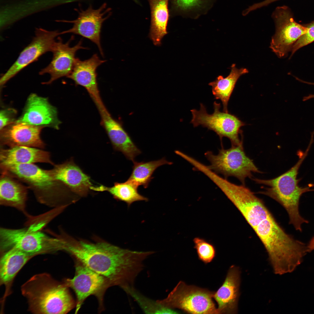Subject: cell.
I'll return each mask as SVG.
<instances>
[{
	"instance_id": "obj_27",
	"label": "cell",
	"mask_w": 314,
	"mask_h": 314,
	"mask_svg": "<svg viewBox=\"0 0 314 314\" xmlns=\"http://www.w3.org/2000/svg\"><path fill=\"white\" fill-rule=\"evenodd\" d=\"M132 171L127 180L139 186L147 188L153 178L152 175L158 167L165 164L169 165L172 162L167 160L165 158L155 160L147 162H133Z\"/></svg>"
},
{
	"instance_id": "obj_32",
	"label": "cell",
	"mask_w": 314,
	"mask_h": 314,
	"mask_svg": "<svg viewBox=\"0 0 314 314\" xmlns=\"http://www.w3.org/2000/svg\"><path fill=\"white\" fill-rule=\"evenodd\" d=\"M16 111L12 108L3 110L0 113V130L15 121Z\"/></svg>"
},
{
	"instance_id": "obj_21",
	"label": "cell",
	"mask_w": 314,
	"mask_h": 314,
	"mask_svg": "<svg viewBox=\"0 0 314 314\" xmlns=\"http://www.w3.org/2000/svg\"><path fill=\"white\" fill-rule=\"evenodd\" d=\"M0 180V204L13 207L29 219L33 217L26 210L27 187L9 175L1 174Z\"/></svg>"
},
{
	"instance_id": "obj_11",
	"label": "cell",
	"mask_w": 314,
	"mask_h": 314,
	"mask_svg": "<svg viewBox=\"0 0 314 314\" xmlns=\"http://www.w3.org/2000/svg\"><path fill=\"white\" fill-rule=\"evenodd\" d=\"M74 276L65 279L63 283L71 288L76 296L75 313L78 312L85 300L91 295L97 297L102 303L105 291L110 286L107 280L83 264L76 260Z\"/></svg>"
},
{
	"instance_id": "obj_9",
	"label": "cell",
	"mask_w": 314,
	"mask_h": 314,
	"mask_svg": "<svg viewBox=\"0 0 314 314\" xmlns=\"http://www.w3.org/2000/svg\"><path fill=\"white\" fill-rule=\"evenodd\" d=\"M214 112L208 114L205 106L200 104L199 110H190L192 115L190 123L194 127L201 125L215 132L219 137L222 144L223 137H226L230 141L232 145H237L243 143L239 134L240 129L245 125L244 123L235 115L229 112L220 110V103L216 101L213 104Z\"/></svg>"
},
{
	"instance_id": "obj_31",
	"label": "cell",
	"mask_w": 314,
	"mask_h": 314,
	"mask_svg": "<svg viewBox=\"0 0 314 314\" xmlns=\"http://www.w3.org/2000/svg\"><path fill=\"white\" fill-rule=\"evenodd\" d=\"M307 28V32L295 42L292 49V55L297 50L314 41V21L304 24Z\"/></svg>"
},
{
	"instance_id": "obj_6",
	"label": "cell",
	"mask_w": 314,
	"mask_h": 314,
	"mask_svg": "<svg viewBox=\"0 0 314 314\" xmlns=\"http://www.w3.org/2000/svg\"><path fill=\"white\" fill-rule=\"evenodd\" d=\"M52 237L35 228L0 229L1 253L15 248L33 256L53 253L59 250V242L56 237Z\"/></svg>"
},
{
	"instance_id": "obj_17",
	"label": "cell",
	"mask_w": 314,
	"mask_h": 314,
	"mask_svg": "<svg viewBox=\"0 0 314 314\" xmlns=\"http://www.w3.org/2000/svg\"><path fill=\"white\" fill-rule=\"evenodd\" d=\"M44 127L15 121L0 130L1 145L44 148L45 144L40 137Z\"/></svg>"
},
{
	"instance_id": "obj_10",
	"label": "cell",
	"mask_w": 314,
	"mask_h": 314,
	"mask_svg": "<svg viewBox=\"0 0 314 314\" xmlns=\"http://www.w3.org/2000/svg\"><path fill=\"white\" fill-rule=\"evenodd\" d=\"M272 17L276 31L270 47L279 57L282 58L292 50L295 42L307 32V28L295 20L291 10L286 6L277 7Z\"/></svg>"
},
{
	"instance_id": "obj_4",
	"label": "cell",
	"mask_w": 314,
	"mask_h": 314,
	"mask_svg": "<svg viewBox=\"0 0 314 314\" xmlns=\"http://www.w3.org/2000/svg\"><path fill=\"white\" fill-rule=\"evenodd\" d=\"M68 287L47 273L35 274L21 287L28 309L35 314H66L76 307Z\"/></svg>"
},
{
	"instance_id": "obj_7",
	"label": "cell",
	"mask_w": 314,
	"mask_h": 314,
	"mask_svg": "<svg viewBox=\"0 0 314 314\" xmlns=\"http://www.w3.org/2000/svg\"><path fill=\"white\" fill-rule=\"evenodd\" d=\"M215 292L181 281L166 298L156 301L165 307L187 313L219 314L213 301Z\"/></svg>"
},
{
	"instance_id": "obj_14",
	"label": "cell",
	"mask_w": 314,
	"mask_h": 314,
	"mask_svg": "<svg viewBox=\"0 0 314 314\" xmlns=\"http://www.w3.org/2000/svg\"><path fill=\"white\" fill-rule=\"evenodd\" d=\"M74 39V37L72 36L65 43L60 37L55 41L51 51L53 54L51 61L39 72L40 75L48 74L50 76V80L44 84H50L60 78L67 77L74 66L77 51L80 49H88L82 46V39L74 46L70 47L69 44Z\"/></svg>"
},
{
	"instance_id": "obj_19",
	"label": "cell",
	"mask_w": 314,
	"mask_h": 314,
	"mask_svg": "<svg viewBox=\"0 0 314 314\" xmlns=\"http://www.w3.org/2000/svg\"><path fill=\"white\" fill-rule=\"evenodd\" d=\"M240 271L232 265L229 268L222 285L215 292L213 299L217 304L219 314H237L240 296Z\"/></svg>"
},
{
	"instance_id": "obj_23",
	"label": "cell",
	"mask_w": 314,
	"mask_h": 314,
	"mask_svg": "<svg viewBox=\"0 0 314 314\" xmlns=\"http://www.w3.org/2000/svg\"><path fill=\"white\" fill-rule=\"evenodd\" d=\"M0 284L8 290L18 272L33 256L15 248L10 249L1 254Z\"/></svg>"
},
{
	"instance_id": "obj_16",
	"label": "cell",
	"mask_w": 314,
	"mask_h": 314,
	"mask_svg": "<svg viewBox=\"0 0 314 314\" xmlns=\"http://www.w3.org/2000/svg\"><path fill=\"white\" fill-rule=\"evenodd\" d=\"M16 122L44 127L59 129L61 123L56 108L47 98L35 94L28 97L21 116Z\"/></svg>"
},
{
	"instance_id": "obj_26",
	"label": "cell",
	"mask_w": 314,
	"mask_h": 314,
	"mask_svg": "<svg viewBox=\"0 0 314 314\" xmlns=\"http://www.w3.org/2000/svg\"><path fill=\"white\" fill-rule=\"evenodd\" d=\"M136 184L127 180L123 183L115 182L111 187L101 185L92 186L90 190L97 191H106L115 199L124 201L129 207L133 202L139 201H148V199L140 195L138 192V187Z\"/></svg>"
},
{
	"instance_id": "obj_15",
	"label": "cell",
	"mask_w": 314,
	"mask_h": 314,
	"mask_svg": "<svg viewBox=\"0 0 314 314\" xmlns=\"http://www.w3.org/2000/svg\"><path fill=\"white\" fill-rule=\"evenodd\" d=\"M101 118V124L104 129L114 149L121 152L126 158L133 162L140 154L141 151L137 147L121 124L114 119L103 102L95 104Z\"/></svg>"
},
{
	"instance_id": "obj_30",
	"label": "cell",
	"mask_w": 314,
	"mask_h": 314,
	"mask_svg": "<svg viewBox=\"0 0 314 314\" xmlns=\"http://www.w3.org/2000/svg\"><path fill=\"white\" fill-rule=\"evenodd\" d=\"M194 248L199 258L207 264L212 261L216 256V250L213 244L205 239L199 237L194 238Z\"/></svg>"
},
{
	"instance_id": "obj_3",
	"label": "cell",
	"mask_w": 314,
	"mask_h": 314,
	"mask_svg": "<svg viewBox=\"0 0 314 314\" xmlns=\"http://www.w3.org/2000/svg\"><path fill=\"white\" fill-rule=\"evenodd\" d=\"M313 142L310 140L305 152H297L298 161L289 170L279 176L270 179L252 178L256 183L267 186L259 193L267 196L281 204L286 211L290 224L297 231L301 232L302 226L308 221L300 215L299 210V201L301 195L307 192L314 191L311 188L314 186L310 184L305 187L299 186L301 179L297 178L299 168L307 156Z\"/></svg>"
},
{
	"instance_id": "obj_2",
	"label": "cell",
	"mask_w": 314,
	"mask_h": 314,
	"mask_svg": "<svg viewBox=\"0 0 314 314\" xmlns=\"http://www.w3.org/2000/svg\"><path fill=\"white\" fill-rule=\"evenodd\" d=\"M61 251H65L92 270L103 276L110 286L123 289L133 286L151 251H132L104 241L78 240L63 232L59 236Z\"/></svg>"
},
{
	"instance_id": "obj_29",
	"label": "cell",
	"mask_w": 314,
	"mask_h": 314,
	"mask_svg": "<svg viewBox=\"0 0 314 314\" xmlns=\"http://www.w3.org/2000/svg\"><path fill=\"white\" fill-rule=\"evenodd\" d=\"M138 303L145 313L177 314L174 309L168 308L158 303L156 301L147 297L135 289L134 286H128L123 289Z\"/></svg>"
},
{
	"instance_id": "obj_28",
	"label": "cell",
	"mask_w": 314,
	"mask_h": 314,
	"mask_svg": "<svg viewBox=\"0 0 314 314\" xmlns=\"http://www.w3.org/2000/svg\"><path fill=\"white\" fill-rule=\"evenodd\" d=\"M216 0H171L172 11L176 15L196 19L205 14Z\"/></svg>"
},
{
	"instance_id": "obj_12",
	"label": "cell",
	"mask_w": 314,
	"mask_h": 314,
	"mask_svg": "<svg viewBox=\"0 0 314 314\" xmlns=\"http://www.w3.org/2000/svg\"><path fill=\"white\" fill-rule=\"evenodd\" d=\"M77 12L78 16L74 20L56 21L73 24L72 28L60 32V34L71 33L89 39L97 45L101 55L103 56L100 41L101 29L104 22L111 15V9L107 7V4L104 3L96 9L90 5L86 9H81Z\"/></svg>"
},
{
	"instance_id": "obj_33",
	"label": "cell",
	"mask_w": 314,
	"mask_h": 314,
	"mask_svg": "<svg viewBox=\"0 0 314 314\" xmlns=\"http://www.w3.org/2000/svg\"><path fill=\"white\" fill-rule=\"evenodd\" d=\"M279 0H265L261 2L254 4L249 6V9L251 11L254 10L262 7L267 6L274 2Z\"/></svg>"
},
{
	"instance_id": "obj_34",
	"label": "cell",
	"mask_w": 314,
	"mask_h": 314,
	"mask_svg": "<svg viewBox=\"0 0 314 314\" xmlns=\"http://www.w3.org/2000/svg\"><path fill=\"white\" fill-rule=\"evenodd\" d=\"M308 246L310 252L314 250V236L310 240Z\"/></svg>"
},
{
	"instance_id": "obj_22",
	"label": "cell",
	"mask_w": 314,
	"mask_h": 314,
	"mask_svg": "<svg viewBox=\"0 0 314 314\" xmlns=\"http://www.w3.org/2000/svg\"><path fill=\"white\" fill-rule=\"evenodd\" d=\"M0 161V166L37 163L54 164L49 152L37 148L24 146L1 149Z\"/></svg>"
},
{
	"instance_id": "obj_35",
	"label": "cell",
	"mask_w": 314,
	"mask_h": 314,
	"mask_svg": "<svg viewBox=\"0 0 314 314\" xmlns=\"http://www.w3.org/2000/svg\"><path fill=\"white\" fill-rule=\"evenodd\" d=\"M306 83L308 84L314 85V83L309 82H306ZM310 98L311 99H314V94H311L310 95Z\"/></svg>"
},
{
	"instance_id": "obj_18",
	"label": "cell",
	"mask_w": 314,
	"mask_h": 314,
	"mask_svg": "<svg viewBox=\"0 0 314 314\" xmlns=\"http://www.w3.org/2000/svg\"><path fill=\"white\" fill-rule=\"evenodd\" d=\"M49 171L55 179L79 196H86L92 186L90 177L72 159L61 164H54L53 167Z\"/></svg>"
},
{
	"instance_id": "obj_24",
	"label": "cell",
	"mask_w": 314,
	"mask_h": 314,
	"mask_svg": "<svg viewBox=\"0 0 314 314\" xmlns=\"http://www.w3.org/2000/svg\"><path fill=\"white\" fill-rule=\"evenodd\" d=\"M151 10V25L149 37L155 45L161 44L163 37L167 32L169 17V0H148Z\"/></svg>"
},
{
	"instance_id": "obj_20",
	"label": "cell",
	"mask_w": 314,
	"mask_h": 314,
	"mask_svg": "<svg viewBox=\"0 0 314 314\" xmlns=\"http://www.w3.org/2000/svg\"><path fill=\"white\" fill-rule=\"evenodd\" d=\"M106 61L101 60L96 54L84 60L76 58L72 72L67 77L76 85L84 87L94 103L102 101L97 83L96 70Z\"/></svg>"
},
{
	"instance_id": "obj_13",
	"label": "cell",
	"mask_w": 314,
	"mask_h": 314,
	"mask_svg": "<svg viewBox=\"0 0 314 314\" xmlns=\"http://www.w3.org/2000/svg\"><path fill=\"white\" fill-rule=\"evenodd\" d=\"M58 31H49L37 28L35 36L27 46L21 51L18 58L1 77V86L30 64L37 60L42 55L51 51L56 37L60 35Z\"/></svg>"
},
{
	"instance_id": "obj_25",
	"label": "cell",
	"mask_w": 314,
	"mask_h": 314,
	"mask_svg": "<svg viewBox=\"0 0 314 314\" xmlns=\"http://www.w3.org/2000/svg\"><path fill=\"white\" fill-rule=\"evenodd\" d=\"M229 75L226 78L218 76L214 81L209 83L212 87V92L215 99L220 100L223 106V111L229 112L228 105L236 83L241 75L247 73L248 71L245 68L238 69L235 64L231 66Z\"/></svg>"
},
{
	"instance_id": "obj_5",
	"label": "cell",
	"mask_w": 314,
	"mask_h": 314,
	"mask_svg": "<svg viewBox=\"0 0 314 314\" xmlns=\"http://www.w3.org/2000/svg\"><path fill=\"white\" fill-rule=\"evenodd\" d=\"M0 167L2 173L27 184L40 203L56 208L69 205L64 202L69 189L55 179L49 170L43 169L34 164L1 166Z\"/></svg>"
},
{
	"instance_id": "obj_8",
	"label": "cell",
	"mask_w": 314,
	"mask_h": 314,
	"mask_svg": "<svg viewBox=\"0 0 314 314\" xmlns=\"http://www.w3.org/2000/svg\"><path fill=\"white\" fill-rule=\"evenodd\" d=\"M205 156L210 163V165L207 166L209 169L217 174H222L225 179L235 177L243 185H245L246 178H252L253 173H262L246 155L243 143L232 145L227 149L222 148L219 149L217 155L208 151Z\"/></svg>"
},
{
	"instance_id": "obj_1",
	"label": "cell",
	"mask_w": 314,
	"mask_h": 314,
	"mask_svg": "<svg viewBox=\"0 0 314 314\" xmlns=\"http://www.w3.org/2000/svg\"><path fill=\"white\" fill-rule=\"evenodd\" d=\"M224 194L259 238L274 273L286 272L299 263L307 252V245L287 234L261 199L245 185L233 183L227 187Z\"/></svg>"
}]
</instances>
